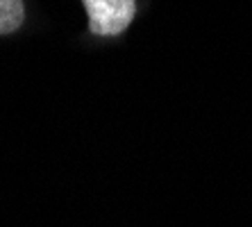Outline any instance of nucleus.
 Here are the masks:
<instances>
[{"label": "nucleus", "mask_w": 252, "mask_h": 227, "mask_svg": "<svg viewBox=\"0 0 252 227\" xmlns=\"http://www.w3.org/2000/svg\"><path fill=\"white\" fill-rule=\"evenodd\" d=\"M89 30L95 36H116L129 28L136 16V0H82Z\"/></svg>", "instance_id": "f257e3e1"}, {"label": "nucleus", "mask_w": 252, "mask_h": 227, "mask_svg": "<svg viewBox=\"0 0 252 227\" xmlns=\"http://www.w3.org/2000/svg\"><path fill=\"white\" fill-rule=\"evenodd\" d=\"M25 21L23 0H0V34H12Z\"/></svg>", "instance_id": "f03ea898"}]
</instances>
